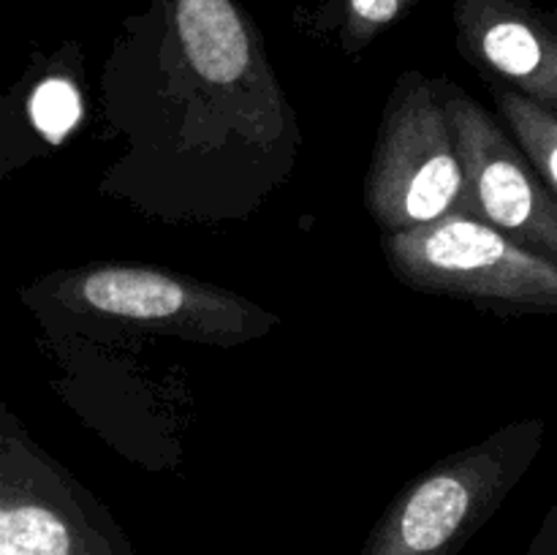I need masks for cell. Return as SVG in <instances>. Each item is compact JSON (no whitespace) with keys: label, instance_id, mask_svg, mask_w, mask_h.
<instances>
[{"label":"cell","instance_id":"obj_1","mask_svg":"<svg viewBox=\"0 0 557 555\" xmlns=\"http://www.w3.org/2000/svg\"><path fill=\"white\" fill-rule=\"evenodd\" d=\"M103 90L145 92L101 185L161 215H248L283 183L299 128L239 0H150L125 20Z\"/></svg>","mask_w":557,"mask_h":555},{"label":"cell","instance_id":"obj_2","mask_svg":"<svg viewBox=\"0 0 557 555\" xmlns=\"http://www.w3.org/2000/svg\"><path fill=\"white\" fill-rule=\"evenodd\" d=\"M25 299L47 324H103L226 348L270 335L281 321L215 283L141 264L49 272L27 288Z\"/></svg>","mask_w":557,"mask_h":555},{"label":"cell","instance_id":"obj_3","mask_svg":"<svg viewBox=\"0 0 557 555\" xmlns=\"http://www.w3.org/2000/svg\"><path fill=\"white\" fill-rule=\"evenodd\" d=\"M544 419H522L444 457L395 495L359 555H460L515 493L544 444Z\"/></svg>","mask_w":557,"mask_h":555},{"label":"cell","instance_id":"obj_4","mask_svg":"<svg viewBox=\"0 0 557 555\" xmlns=\"http://www.w3.org/2000/svg\"><path fill=\"white\" fill-rule=\"evenodd\" d=\"M381 250L392 275L417 292L498 313H557V261L466 212L381 234Z\"/></svg>","mask_w":557,"mask_h":555},{"label":"cell","instance_id":"obj_5","mask_svg":"<svg viewBox=\"0 0 557 555\" xmlns=\"http://www.w3.org/2000/svg\"><path fill=\"white\" fill-rule=\"evenodd\" d=\"M381 234L424 226L451 212L471 215L460 158L433 76L406 71L384 107L362 185Z\"/></svg>","mask_w":557,"mask_h":555},{"label":"cell","instance_id":"obj_6","mask_svg":"<svg viewBox=\"0 0 557 555\" xmlns=\"http://www.w3.org/2000/svg\"><path fill=\"white\" fill-rule=\"evenodd\" d=\"M0 555H136L96 493L0 403Z\"/></svg>","mask_w":557,"mask_h":555},{"label":"cell","instance_id":"obj_7","mask_svg":"<svg viewBox=\"0 0 557 555\" xmlns=\"http://www.w3.org/2000/svg\"><path fill=\"white\" fill-rule=\"evenodd\" d=\"M435 87L460 158L471 215L557 261V196L476 98L449 79H435Z\"/></svg>","mask_w":557,"mask_h":555},{"label":"cell","instance_id":"obj_8","mask_svg":"<svg viewBox=\"0 0 557 555\" xmlns=\"http://www.w3.org/2000/svg\"><path fill=\"white\" fill-rule=\"evenodd\" d=\"M457 49L468 65L557 109V20L533 0H455Z\"/></svg>","mask_w":557,"mask_h":555},{"label":"cell","instance_id":"obj_9","mask_svg":"<svg viewBox=\"0 0 557 555\" xmlns=\"http://www.w3.org/2000/svg\"><path fill=\"white\" fill-rule=\"evenodd\" d=\"M490 92L498 103L500 125L515 134V145L557 196V109L506 85H490Z\"/></svg>","mask_w":557,"mask_h":555},{"label":"cell","instance_id":"obj_10","mask_svg":"<svg viewBox=\"0 0 557 555\" xmlns=\"http://www.w3.org/2000/svg\"><path fill=\"white\" fill-rule=\"evenodd\" d=\"M30 123L52 147H60L69 134L85 118V101L82 90L76 87L74 76L63 69H54L36 82L27 98Z\"/></svg>","mask_w":557,"mask_h":555},{"label":"cell","instance_id":"obj_11","mask_svg":"<svg viewBox=\"0 0 557 555\" xmlns=\"http://www.w3.org/2000/svg\"><path fill=\"white\" fill-rule=\"evenodd\" d=\"M419 0H330L335 11L341 49L362 52L384 30L408 16Z\"/></svg>","mask_w":557,"mask_h":555},{"label":"cell","instance_id":"obj_12","mask_svg":"<svg viewBox=\"0 0 557 555\" xmlns=\"http://www.w3.org/2000/svg\"><path fill=\"white\" fill-rule=\"evenodd\" d=\"M525 555H557V506H549L542 528L528 544Z\"/></svg>","mask_w":557,"mask_h":555}]
</instances>
